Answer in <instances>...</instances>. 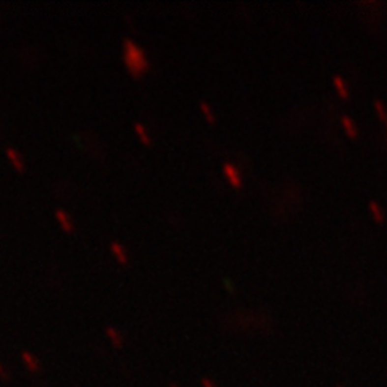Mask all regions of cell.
Wrapping results in <instances>:
<instances>
[{
	"instance_id": "6da1fadb",
	"label": "cell",
	"mask_w": 387,
	"mask_h": 387,
	"mask_svg": "<svg viewBox=\"0 0 387 387\" xmlns=\"http://www.w3.org/2000/svg\"><path fill=\"white\" fill-rule=\"evenodd\" d=\"M123 63L126 71L131 74V78L141 79L144 78L150 70V61L139 44H136L134 40L124 39L123 40Z\"/></svg>"
},
{
	"instance_id": "7a4b0ae2",
	"label": "cell",
	"mask_w": 387,
	"mask_h": 387,
	"mask_svg": "<svg viewBox=\"0 0 387 387\" xmlns=\"http://www.w3.org/2000/svg\"><path fill=\"white\" fill-rule=\"evenodd\" d=\"M223 175L226 178V181L233 186L234 189H242L244 187V181L240 178V173L233 163H224L223 165Z\"/></svg>"
},
{
	"instance_id": "3957f363",
	"label": "cell",
	"mask_w": 387,
	"mask_h": 387,
	"mask_svg": "<svg viewBox=\"0 0 387 387\" xmlns=\"http://www.w3.org/2000/svg\"><path fill=\"white\" fill-rule=\"evenodd\" d=\"M5 155H7L8 161L11 163V166L20 173V175H25L26 173V165H25V158H23V155L18 152L16 149L13 147H7L5 149Z\"/></svg>"
},
{
	"instance_id": "277c9868",
	"label": "cell",
	"mask_w": 387,
	"mask_h": 387,
	"mask_svg": "<svg viewBox=\"0 0 387 387\" xmlns=\"http://www.w3.org/2000/svg\"><path fill=\"white\" fill-rule=\"evenodd\" d=\"M55 219H57V223H59V226L61 228L63 233H66V234L74 233L76 226H74L73 218L70 216V213H68V211H65L63 208L55 210Z\"/></svg>"
},
{
	"instance_id": "5b68a950",
	"label": "cell",
	"mask_w": 387,
	"mask_h": 387,
	"mask_svg": "<svg viewBox=\"0 0 387 387\" xmlns=\"http://www.w3.org/2000/svg\"><path fill=\"white\" fill-rule=\"evenodd\" d=\"M110 252H112V255L117 260V263L121 265V267H128L129 265V255H128V250L124 248L123 244H119V242H112L110 244Z\"/></svg>"
},
{
	"instance_id": "8992f818",
	"label": "cell",
	"mask_w": 387,
	"mask_h": 387,
	"mask_svg": "<svg viewBox=\"0 0 387 387\" xmlns=\"http://www.w3.org/2000/svg\"><path fill=\"white\" fill-rule=\"evenodd\" d=\"M340 123H342V128L345 131V134L349 136V139L355 141L357 137L360 136V129H358L357 123L350 117H347V115H344V117L340 118Z\"/></svg>"
},
{
	"instance_id": "52a82bcc",
	"label": "cell",
	"mask_w": 387,
	"mask_h": 387,
	"mask_svg": "<svg viewBox=\"0 0 387 387\" xmlns=\"http://www.w3.org/2000/svg\"><path fill=\"white\" fill-rule=\"evenodd\" d=\"M332 84H334V88H336V92H337V95L340 97V99L342 100L350 99V90L347 88V84H345V81L342 79V76H339V74L332 76Z\"/></svg>"
},
{
	"instance_id": "ba28073f",
	"label": "cell",
	"mask_w": 387,
	"mask_h": 387,
	"mask_svg": "<svg viewBox=\"0 0 387 387\" xmlns=\"http://www.w3.org/2000/svg\"><path fill=\"white\" fill-rule=\"evenodd\" d=\"M134 132H136V136H137V139H139L142 142V146H146V147H152V137H150V134L147 132V128L144 126L142 123H134Z\"/></svg>"
},
{
	"instance_id": "9c48e42d",
	"label": "cell",
	"mask_w": 387,
	"mask_h": 387,
	"mask_svg": "<svg viewBox=\"0 0 387 387\" xmlns=\"http://www.w3.org/2000/svg\"><path fill=\"white\" fill-rule=\"evenodd\" d=\"M368 208H369V213H371L373 219H374V221H376L378 224H383V223L386 221V215H384V211H383V208L379 207L378 202H369Z\"/></svg>"
},
{
	"instance_id": "30bf717a",
	"label": "cell",
	"mask_w": 387,
	"mask_h": 387,
	"mask_svg": "<svg viewBox=\"0 0 387 387\" xmlns=\"http://www.w3.org/2000/svg\"><path fill=\"white\" fill-rule=\"evenodd\" d=\"M200 112H202V115H204V118H205L207 123H208V124H215V121H216L215 113H213V110H211V107L208 105V103H207V102H200Z\"/></svg>"
},
{
	"instance_id": "8fae6325",
	"label": "cell",
	"mask_w": 387,
	"mask_h": 387,
	"mask_svg": "<svg viewBox=\"0 0 387 387\" xmlns=\"http://www.w3.org/2000/svg\"><path fill=\"white\" fill-rule=\"evenodd\" d=\"M374 112L378 113V117H379V119L383 121V123L386 124L387 123V108H386V105L381 100H374Z\"/></svg>"
},
{
	"instance_id": "7c38bea8",
	"label": "cell",
	"mask_w": 387,
	"mask_h": 387,
	"mask_svg": "<svg viewBox=\"0 0 387 387\" xmlns=\"http://www.w3.org/2000/svg\"><path fill=\"white\" fill-rule=\"evenodd\" d=\"M224 284H226V289H228L229 292H234V286H231L229 281H224Z\"/></svg>"
},
{
	"instance_id": "4fadbf2b",
	"label": "cell",
	"mask_w": 387,
	"mask_h": 387,
	"mask_svg": "<svg viewBox=\"0 0 387 387\" xmlns=\"http://www.w3.org/2000/svg\"><path fill=\"white\" fill-rule=\"evenodd\" d=\"M386 128H387V123H386Z\"/></svg>"
}]
</instances>
